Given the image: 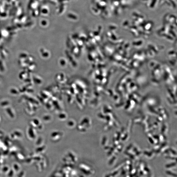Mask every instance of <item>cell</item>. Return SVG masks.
<instances>
[{
    "label": "cell",
    "instance_id": "6da1fadb",
    "mask_svg": "<svg viewBox=\"0 0 177 177\" xmlns=\"http://www.w3.org/2000/svg\"><path fill=\"white\" fill-rule=\"evenodd\" d=\"M166 173L167 174H169V175H171V176H173L174 177H176V174H174V173H172V172H170V171H166Z\"/></svg>",
    "mask_w": 177,
    "mask_h": 177
},
{
    "label": "cell",
    "instance_id": "7a4b0ae2",
    "mask_svg": "<svg viewBox=\"0 0 177 177\" xmlns=\"http://www.w3.org/2000/svg\"><path fill=\"white\" fill-rule=\"evenodd\" d=\"M175 164L174 163L169 164V165H167V166H166V167L169 168V167H173L174 166H175Z\"/></svg>",
    "mask_w": 177,
    "mask_h": 177
},
{
    "label": "cell",
    "instance_id": "3957f363",
    "mask_svg": "<svg viewBox=\"0 0 177 177\" xmlns=\"http://www.w3.org/2000/svg\"><path fill=\"white\" fill-rule=\"evenodd\" d=\"M145 170H146V171H148V172H149V169H148L147 168H145Z\"/></svg>",
    "mask_w": 177,
    "mask_h": 177
}]
</instances>
